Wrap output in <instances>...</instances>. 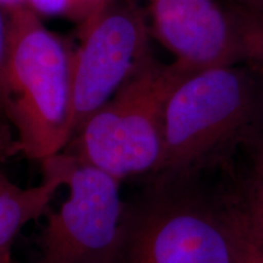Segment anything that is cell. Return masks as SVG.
<instances>
[{
  "label": "cell",
  "instance_id": "1",
  "mask_svg": "<svg viewBox=\"0 0 263 263\" xmlns=\"http://www.w3.org/2000/svg\"><path fill=\"white\" fill-rule=\"evenodd\" d=\"M263 78L258 67L232 65L186 76L163 115V156L151 183L193 180L240 145L263 141Z\"/></svg>",
  "mask_w": 263,
  "mask_h": 263
},
{
  "label": "cell",
  "instance_id": "2",
  "mask_svg": "<svg viewBox=\"0 0 263 263\" xmlns=\"http://www.w3.org/2000/svg\"><path fill=\"white\" fill-rule=\"evenodd\" d=\"M72 55L27 5L9 10L6 121L28 159L58 155L73 137Z\"/></svg>",
  "mask_w": 263,
  "mask_h": 263
},
{
  "label": "cell",
  "instance_id": "3",
  "mask_svg": "<svg viewBox=\"0 0 263 263\" xmlns=\"http://www.w3.org/2000/svg\"><path fill=\"white\" fill-rule=\"evenodd\" d=\"M189 183H151L145 195L128 202L120 263H244L239 200L218 202Z\"/></svg>",
  "mask_w": 263,
  "mask_h": 263
},
{
  "label": "cell",
  "instance_id": "4",
  "mask_svg": "<svg viewBox=\"0 0 263 263\" xmlns=\"http://www.w3.org/2000/svg\"><path fill=\"white\" fill-rule=\"evenodd\" d=\"M194 72L153 54L110 100L78 128L65 147L81 162L123 182L153 177L163 156V115L171 91Z\"/></svg>",
  "mask_w": 263,
  "mask_h": 263
},
{
  "label": "cell",
  "instance_id": "5",
  "mask_svg": "<svg viewBox=\"0 0 263 263\" xmlns=\"http://www.w3.org/2000/svg\"><path fill=\"white\" fill-rule=\"evenodd\" d=\"M121 183L71 156L65 184L70 194L49 215L39 263H120L129 210L121 196Z\"/></svg>",
  "mask_w": 263,
  "mask_h": 263
},
{
  "label": "cell",
  "instance_id": "6",
  "mask_svg": "<svg viewBox=\"0 0 263 263\" xmlns=\"http://www.w3.org/2000/svg\"><path fill=\"white\" fill-rule=\"evenodd\" d=\"M150 32L186 70L263 65V15L223 0H146Z\"/></svg>",
  "mask_w": 263,
  "mask_h": 263
},
{
  "label": "cell",
  "instance_id": "7",
  "mask_svg": "<svg viewBox=\"0 0 263 263\" xmlns=\"http://www.w3.org/2000/svg\"><path fill=\"white\" fill-rule=\"evenodd\" d=\"M146 14L136 0H111L78 27L72 55L73 134L150 57Z\"/></svg>",
  "mask_w": 263,
  "mask_h": 263
},
{
  "label": "cell",
  "instance_id": "8",
  "mask_svg": "<svg viewBox=\"0 0 263 263\" xmlns=\"http://www.w3.org/2000/svg\"><path fill=\"white\" fill-rule=\"evenodd\" d=\"M43 179L21 188L0 172V263H12L11 249L22 228L47 211L55 194L66 184L71 156L62 153L42 162Z\"/></svg>",
  "mask_w": 263,
  "mask_h": 263
},
{
  "label": "cell",
  "instance_id": "9",
  "mask_svg": "<svg viewBox=\"0 0 263 263\" xmlns=\"http://www.w3.org/2000/svg\"><path fill=\"white\" fill-rule=\"evenodd\" d=\"M111 0H26V5L41 17H62L78 27L100 14Z\"/></svg>",
  "mask_w": 263,
  "mask_h": 263
},
{
  "label": "cell",
  "instance_id": "10",
  "mask_svg": "<svg viewBox=\"0 0 263 263\" xmlns=\"http://www.w3.org/2000/svg\"><path fill=\"white\" fill-rule=\"evenodd\" d=\"M240 202L263 246V141L257 146Z\"/></svg>",
  "mask_w": 263,
  "mask_h": 263
},
{
  "label": "cell",
  "instance_id": "11",
  "mask_svg": "<svg viewBox=\"0 0 263 263\" xmlns=\"http://www.w3.org/2000/svg\"><path fill=\"white\" fill-rule=\"evenodd\" d=\"M9 44V10L0 4V117L6 121V61ZM8 122V121H6Z\"/></svg>",
  "mask_w": 263,
  "mask_h": 263
},
{
  "label": "cell",
  "instance_id": "12",
  "mask_svg": "<svg viewBox=\"0 0 263 263\" xmlns=\"http://www.w3.org/2000/svg\"><path fill=\"white\" fill-rule=\"evenodd\" d=\"M241 207L242 233H244V263H263V246L252 228L244 207Z\"/></svg>",
  "mask_w": 263,
  "mask_h": 263
},
{
  "label": "cell",
  "instance_id": "13",
  "mask_svg": "<svg viewBox=\"0 0 263 263\" xmlns=\"http://www.w3.org/2000/svg\"><path fill=\"white\" fill-rule=\"evenodd\" d=\"M10 124L0 117V157H5L10 155L12 151H16L15 143L10 139L9 134Z\"/></svg>",
  "mask_w": 263,
  "mask_h": 263
},
{
  "label": "cell",
  "instance_id": "14",
  "mask_svg": "<svg viewBox=\"0 0 263 263\" xmlns=\"http://www.w3.org/2000/svg\"><path fill=\"white\" fill-rule=\"evenodd\" d=\"M227 4L263 15V0H223Z\"/></svg>",
  "mask_w": 263,
  "mask_h": 263
},
{
  "label": "cell",
  "instance_id": "15",
  "mask_svg": "<svg viewBox=\"0 0 263 263\" xmlns=\"http://www.w3.org/2000/svg\"><path fill=\"white\" fill-rule=\"evenodd\" d=\"M0 4L8 10L17 8V6L26 5V0H0Z\"/></svg>",
  "mask_w": 263,
  "mask_h": 263
},
{
  "label": "cell",
  "instance_id": "16",
  "mask_svg": "<svg viewBox=\"0 0 263 263\" xmlns=\"http://www.w3.org/2000/svg\"><path fill=\"white\" fill-rule=\"evenodd\" d=\"M259 71H261V73H262V78H263V65L261 66V67H259Z\"/></svg>",
  "mask_w": 263,
  "mask_h": 263
}]
</instances>
